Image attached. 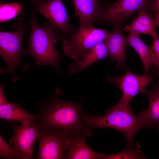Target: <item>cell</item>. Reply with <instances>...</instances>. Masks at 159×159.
I'll use <instances>...</instances> for the list:
<instances>
[{
    "instance_id": "cell-8",
    "label": "cell",
    "mask_w": 159,
    "mask_h": 159,
    "mask_svg": "<svg viewBox=\"0 0 159 159\" xmlns=\"http://www.w3.org/2000/svg\"><path fill=\"white\" fill-rule=\"evenodd\" d=\"M13 134L9 143L22 159H33L34 145L40 131L35 120L21 123H12Z\"/></svg>"
},
{
    "instance_id": "cell-6",
    "label": "cell",
    "mask_w": 159,
    "mask_h": 159,
    "mask_svg": "<svg viewBox=\"0 0 159 159\" xmlns=\"http://www.w3.org/2000/svg\"><path fill=\"white\" fill-rule=\"evenodd\" d=\"M38 140L37 159H64L69 143V135L64 130L56 127L41 130Z\"/></svg>"
},
{
    "instance_id": "cell-9",
    "label": "cell",
    "mask_w": 159,
    "mask_h": 159,
    "mask_svg": "<svg viewBox=\"0 0 159 159\" xmlns=\"http://www.w3.org/2000/svg\"><path fill=\"white\" fill-rule=\"evenodd\" d=\"M125 74L118 76L107 77L108 80L114 84L122 91L121 97L118 101L121 103L129 104L131 100L138 94L142 93L148 86L153 82L152 75L140 76L130 71L127 66Z\"/></svg>"
},
{
    "instance_id": "cell-17",
    "label": "cell",
    "mask_w": 159,
    "mask_h": 159,
    "mask_svg": "<svg viewBox=\"0 0 159 159\" xmlns=\"http://www.w3.org/2000/svg\"><path fill=\"white\" fill-rule=\"evenodd\" d=\"M0 118L20 123L35 120L37 114L30 113L18 104L7 102L0 105Z\"/></svg>"
},
{
    "instance_id": "cell-7",
    "label": "cell",
    "mask_w": 159,
    "mask_h": 159,
    "mask_svg": "<svg viewBox=\"0 0 159 159\" xmlns=\"http://www.w3.org/2000/svg\"><path fill=\"white\" fill-rule=\"evenodd\" d=\"M32 3L35 10L44 16L59 29L63 39L76 31L73 25L69 23L63 0H32Z\"/></svg>"
},
{
    "instance_id": "cell-21",
    "label": "cell",
    "mask_w": 159,
    "mask_h": 159,
    "mask_svg": "<svg viewBox=\"0 0 159 159\" xmlns=\"http://www.w3.org/2000/svg\"><path fill=\"white\" fill-rule=\"evenodd\" d=\"M0 158L3 159H20L21 157L17 154L13 147L11 146L0 135Z\"/></svg>"
},
{
    "instance_id": "cell-16",
    "label": "cell",
    "mask_w": 159,
    "mask_h": 159,
    "mask_svg": "<svg viewBox=\"0 0 159 159\" xmlns=\"http://www.w3.org/2000/svg\"><path fill=\"white\" fill-rule=\"evenodd\" d=\"M148 97L149 105L148 109L139 114L145 127H156L159 130V79L153 89L145 90L143 92Z\"/></svg>"
},
{
    "instance_id": "cell-10",
    "label": "cell",
    "mask_w": 159,
    "mask_h": 159,
    "mask_svg": "<svg viewBox=\"0 0 159 159\" xmlns=\"http://www.w3.org/2000/svg\"><path fill=\"white\" fill-rule=\"evenodd\" d=\"M154 0H118L105 9L104 22L122 26L134 13L143 9L152 11Z\"/></svg>"
},
{
    "instance_id": "cell-15",
    "label": "cell",
    "mask_w": 159,
    "mask_h": 159,
    "mask_svg": "<svg viewBox=\"0 0 159 159\" xmlns=\"http://www.w3.org/2000/svg\"><path fill=\"white\" fill-rule=\"evenodd\" d=\"M108 52L105 40L98 43L77 62H72L68 66V71L71 74L80 73L97 62L108 57Z\"/></svg>"
},
{
    "instance_id": "cell-4",
    "label": "cell",
    "mask_w": 159,
    "mask_h": 159,
    "mask_svg": "<svg viewBox=\"0 0 159 159\" xmlns=\"http://www.w3.org/2000/svg\"><path fill=\"white\" fill-rule=\"evenodd\" d=\"M30 24H26L22 17L17 19L12 27L16 30L8 32L0 31V55L5 61L6 67L1 68V74L9 73L12 76L13 80L16 82L18 80L15 73L17 69H21L25 71L29 69V65L23 64L21 60L26 51L23 46L25 34Z\"/></svg>"
},
{
    "instance_id": "cell-13",
    "label": "cell",
    "mask_w": 159,
    "mask_h": 159,
    "mask_svg": "<svg viewBox=\"0 0 159 159\" xmlns=\"http://www.w3.org/2000/svg\"><path fill=\"white\" fill-rule=\"evenodd\" d=\"M111 25L113 30L105 40L108 50V57L111 59V63L114 61L117 62V69L125 68L127 66L125 49L127 45L123 35V29L120 26Z\"/></svg>"
},
{
    "instance_id": "cell-26",
    "label": "cell",
    "mask_w": 159,
    "mask_h": 159,
    "mask_svg": "<svg viewBox=\"0 0 159 159\" xmlns=\"http://www.w3.org/2000/svg\"><path fill=\"white\" fill-rule=\"evenodd\" d=\"M156 72L157 73L156 76L159 77V70Z\"/></svg>"
},
{
    "instance_id": "cell-14",
    "label": "cell",
    "mask_w": 159,
    "mask_h": 159,
    "mask_svg": "<svg viewBox=\"0 0 159 159\" xmlns=\"http://www.w3.org/2000/svg\"><path fill=\"white\" fill-rule=\"evenodd\" d=\"M150 10L143 9L138 12L137 16L130 24L123 28L126 32L148 35L153 39L158 38L159 35L157 32L156 27L152 14Z\"/></svg>"
},
{
    "instance_id": "cell-20",
    "label": "cell",
    "mask_w": 159,
    "mask_h": 159,
    "mask_svg": "<svg viewBox=\"0 0 159 159\" xmlns=\"http://www.w3.org/2000/svg\"><path fill=\"white\" fill-rule=\"evenodd\" d=\"M140 147L139 144H136L133 146L126 148L124 150L116 154L106 155L103 153V159H145Z\"/></svg>"
},
{
    "instance_id": "cell-18",
    "label": "cell",
    "mask_w": 159,
    "mask_h": 159,
    "mask_svg": "<svg viewBox=\"0 0 159 159\" xmlns=\"http://www.w3.org/2000/svg\"><path fill=\"white\" fill-rule=\"evenodd\" d=\"M139 35L137 33H130L125 39L127 46H131L140 57L144 67L143 75H146L153 65L150 47L143 42Z\"/></svg>"
},
{
    "instance_id": "cell-11",
    "label": "cell",
    "mask_w": 159,
    "mask_h": 159,
    "mask_svg": "<svg viewBox=\"0 0 159 159\" xmlns=\"http://www.w3.org/2000/svg\"><path fill=\"white\" fill-rule=\"evenodd\" d=\"M75 15L79 19V27H95V22L104 23L105 9L99 0H72Z\"/></svg>"
},
{
    "instance_id": "cell-24",
    "label": "cell",
    "mask_w": 159,
    "mask_h": 159,
    "mask_svg": "<svg viewBox=\"0 0 159 159\" xmlns=\"http://www.w3.org/2000/svg\"><path fill=\"white\" fill-rule=\"evenodd\" d=\"M152 11L155 12L157 11H159V0H156L153 7Z\"/></svg>"
},
{
    "instance_id": "cell-12",
    "label": "cell",
    "mask_w": 159,
    "mask_h": 159,
    "mask_svg": "<svg viewBox=\"0 0 159 159\" xmlns=\"http://www.w3.org/2000/svg\"><path fill=\"white\" fill-rule=\"evenodd\" d=\"M90 131L86 127L78 133L69 134V145L64 159H102V153L95 152L86 143V138L90 134Z\"/></svg>"
},
{
    "instance_id": "cell-27",
    "label": "cell",
    "mask_w": 159,
    "mask_h": 159,
    "mask_svg": "<svg viewBox=\"0 0 159 159\" xmlns=\"http://www.w3.org/2000/svg\"><path fill=\"white\" fill-rule=\"evenodd\" d=\"M26 1H27V0H26Z\"/></svg>"
},
{
    "instance_id": "cell-19",
    "label": "cell",
    "mask_w": 159,
    "mask_h": 159,
    "mask_svg": "<svg viewBox=\"0 0 159 159\" xmlns=\"http://www.w3.org/2000/svg\"><path fill=\"white\" fill-rule=\"evenodd\" d=\"M22 4L16 3L2 4L0 6L1 23L9 21L20 14H24Z\"/></svg>"
},
{
    "instance_id": "cell-23",
    "label": "cell",
    "mask_w": 159,
    "mask_h": 159,
    "mask_svg": "<svg viewBox=\"0 0 159 159\" xmlns=\"http://www.w3.org/2000/svg\"><path fill=\"white\" fill-rule=\"evenodd\" d=\"M3 85L0 87V105H1L8 101L7 100L4 95Z\"/></svg>"
},
{
    "instance_id": "cell-1",
    "label": "cell",
    "mask_w": 159,
    "mask_h": 159,
    "mask_svg": "<svg viewBox=\"0 0 159 159\" xmlns=\"http://www.w3.org/2000/svg\"><path fill=\"white\" fill-rule=\"evenodd\" d=\"M64 92L59 87L54 90L48 100L45 102L39 101V112L37 123L40 130L50 128L62 129L69 134H73L85 129L82 116V100L77 103L63 100L59 96Z\"/></svg>"
},
{
    "instance_id": "cell-25",
    "label": "cell",
    "mask_w": 159,
    "mask_h": 159,
    "mask_svg": "<svg viewBox=\"0 0 159 159\" xmlns=\"http://www.w3.org/2000/svg\"><path fill=\"white\" fill-rule=\"evenodd\" d=\"M155 13L154 22L156 26L159 27V11H156Z\"/></svg>"
},
{
    "instance_id": "cell-5",
    "label": "cell",
    "mask_w": 159,
    "mask_h": 159,
    "mask_svg": "<svg viewBox=\"0 0 159 159\" xmlns=\"http://www.w3.org/2000/svg\"><path fill=\"white\" fill-rule=\"evenodd\" d=\"M109 35L106 29L79 27L75 33L62 40L64 54L77 62L98 43L105 40Z\"/></svg>"
},
{
    "instance_id": "cell-22",
    "label": "cell",
    "mask_w": 159,
    "mask_h": 159,
    "mask_svg": "<svg viewBox=\"0 0 159 159\" xmlns=\"http://www.w3.org/2000/svg\"><path fill=\"white\" fill-rule=\"evenodd\" d=\"M150 49L153 65L156 72L159 70V36L153 39V44Z\"/></svg>"
},
{
    "instance_id": "cell-2",
    "label": "cell",
    "mask_w": 159,
    "mask_h": 159,
    "mask_svg": "<svg viewBox=\"0 0 159 159\" xmlns=\"http://www.w3.org/2000/svg\"><path fill=\"white\" fill-rule=\"evenodd\" d=\"M30 24L31 32L28 51L35 60L36 67L52 66L60 74L62 71L60 63L64 57L58 51L55 44L58 41L63 39L61 32L49 21L45 22L43 26H40L35 11L31 14Z\"/></svg>"
},
{
    "instance_id": "cell-3",
    "label": "cell",
    "mask_w": 159,
    "mask_h": 159,
    "mask_svg": "<svg viewBox=\"0 0 159 159\" xmlns=\"http://www.w3.org/2000/svg\"><path fill=\"white\" fill-rule=\"evenodd\" d=\"M102 116H90L83 112L82 119L84 125L90 130L99 127H109L123 134L127 140L126 148L135 145L134 136L141 128L145 127L140 114H135L130 105L118 102L105 112Z\"/></svg>"
}]
</instances>
